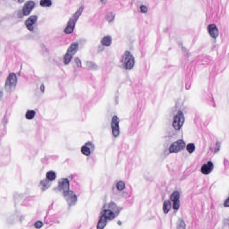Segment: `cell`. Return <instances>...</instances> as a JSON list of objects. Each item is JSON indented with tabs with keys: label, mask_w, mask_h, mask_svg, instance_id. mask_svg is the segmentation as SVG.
Masks as SVG:
<instances>
[{
	"label": "cell",
	"mask_w": 229,
	"mask_h": 229,
	"mask_svg": "<svg viewBox=\"0 0 229 229\" xmlns=\"http://www.w3.org/2000/svg\"><path fill=\"white\" fill-rule=\"evenodd\" d=\"M83 9H84L83 6L80 7L79 9V10L77 11L71 17L67 24V26L65 28L64 30V32L65 33L71 34L73 32L77 21L81 15Z\"/></svg>",
	"instance_id": "1"
},
{
	"label": "cell",
	"mask_w": 229,
	"mask_h": 229,
	"mask_svg": "<svg viewBox=\"0 0 229 229\" xmlns=\"http://www.w3.org/2000/svg\"><path fill=\"white\" fill-rule=\"evenodd\" d=\"M17 83V78L16 74L11 73L9 75L5 81V89L7 92H13L16 87Z\"/></svg>",
	"instance_id": "2"
},
{
	"label": "cell",
	"mask_w": 229,
	"mask_h": 229,
	"mask_svg": "<svg viewBox=\"0 0 229 229\" xmlns=\"http://www.w3.org/2000/svg\"><path fill=\"white\" fill-rule=\"evenodd\" d=\"M123 67L127 69H131L134 66V58L129 51H126L123 56L121 61Z\"/></svg>",
	"instance_id": "3"
},
{
	"label": "cell",
	"mask_w": 229,
	"mask_h": 229,
	"mask_svg": "<svg viewBox=\"0 0 229 229\" xmlns=\"http://www.w3.org/2000/svg\"><path fill=\"white\" fill-rule=\"evenodd\" d=\"M78 48L79 44L76 42L72 43L70 45L66 52V54L65 55L64 57V62L65 64L67 65L70 62L73 57L78 51Z\"/></svg>",
	"instance_id": "4"
},
{
	"label": "cell",
	"mask_w": 229,
	"mask_h": 229,
	"mask_svg": "<svg viewBox=\"0 0 229 229\" xmlns=\"http://www.w3.org/2000/svg\"><path fill=\"white\" fill-rule=\"evenodd\" d=\"M184 122V115L181 111H179L176 114L173 119V127L176 130H179L182 127Z\"/></svg>",
	"instance_id": "5"
},
{
	"label": "cell",
	"mask_w": 229,
	"mask_h": 229,
	"mask_svg": "<svg viewBox=\"0 0 229 229\" xmlns=\"http://www.w3.org/2000/svg\"><path fill=\"white\" fill-rule=\"evenodd\" d=\"M185 143L183 140H179L173 142L170 147L169 151L171 153H176L184 149Z\"/></svg>",
	"instance_id": "6"
},
{
	"label": "cell",
	"mask_w": 229,
	"mask_h": 229,
	"mask_svg": "<svg viewBox=\"0 0 229 229\" xmlns=\"http://www.w3.org/2000/svg\"><path fill=\"white\" fill-rule=\"evenodd\" d=\"M64 197L67 201L68 204L70 205H74L76 203L77 197L75 194L71 191H64Z\"/></svg>",
	"instance_id": "7"
},
{
	"label": "cell",
	"mask_w": 229,
	"mask_h": 229,
	"mask_svg": "<svg viewBox=\"0 0 229 229\" xmlns=\"http://www.w3.org/2000/svg\"><path fill=\"white\" fill-rule=\"evenodd\" d=\"M111 127L113 136L115 137L118 136L119 134V119L117 116H114L112 118Z\"/></svg>",
	"instance_id": "8"
},
{
	"label": "cell",
	"mask_w": 229,
	"mask_h": 229,
	"mask_svg": "<svg viewBox=\"0 0 229 229\" xmlns=\"http://www.w3.org/2000/svg\"><path fill=\"white\" fill-rule=\"evenodd\" d=\"M35 7V3L33 1H28L24 4L22 9V13L25 16L28 15Z\"/></svg>",
	"instance_id": "9"
},
{
	"label": "cell",
	"mask_w": 229,
	"mask_h": 229,
	"mask_svg": "<svg viewBox=\"0 0 229 229\" xmlns=\"http://www.w3.org/2000/svg\"><path fill=\"white\" fill-rule=\"evenodd\" d=\"M37 20V17L36 15L30 16L26 21L25 24L28 30L32 31L33 30V26Z\"/></svg>",
	"instance_id": "10"
},
{
	"label": "cell",
	"mask_w": 229,
	"mask_h": 229,
	"mask_svg": "<svg viewBox=\"0 0 229 229\" xmlns=\"http://www.w3.org/2000/svg\"><path fill=\"white\" fill-rule=\"evenodd\" d=\"M208 31L209 33L212 37L216 38L218 36L219 34L218 30L214 24H211L208 26Z\"/></svg>",
	"instance_id": "11"
},
{
	"label": "cell",
	"mask_w": 229,
	"mask_h": 229,
	"mask_svg": "<svg viewBox=\"0 0 229 229\" xmlns=\"http://www.w3.org/2000/svg\"><path fill=\"white\" fill-rule=\"evenodd\" d=\"M213 168V165L212 162H209L206 164L203 165L201 168V172L205 175H208L210 173Z\"/></svg>",
	"instance_id": "12"
},
{
	"label": "cell",
	"mask_w": 229,
	"mask_h": 229,
	"mask_svg": "<svg viewBox=\"0 0 229 229\" xmlns=\"http://www.w3.org/2000/svg\"><path fill=\"white\" fill-rule=\"evenodd\" d=\"M59 187L60 190L66 191L69 188V182L68 180L66 179H61L59 181Z\"/></svg>",
	"instance_id": "13"
},
{
	"label": "cell",
	"mask_w": 229,
	"mask_h": 229,
	"mask_svg": "<svg viewBox=\"0 0 229 229\" xmlns=\"http://www.w3.org/2000/svg\"><path fill=\"white\" fill-rule=\"evenodd\" d=\"M112 41V40L111 37L109 36H107L103 37V39H102L101 42L102 44L104 46H109L111 45Z\"/></svg>",
	"instance_id": "14"
},
{
	"label": "cell",
	"mask_w": 229,
	"mask_h": 229,
	"mask_svg": "<svg viewBox=\"0 0 229 229\" xmlns=\"http://www.w3.org/2000/svg\"><path fill=\"white\" fill-rule=\"evenodd\" d=\"M107 224V218L104 216H101L97 225V229H103Z\"/></svg>",
	"instance_id": "15"
},
{
	"label": "cell",
	"mask_w": 229,
	"mask_h": 229,
	"mask_svg": "<svg viewBox=\"0 0 229 229\" xmlns=\"http://www.w3.org/2000/svg\"><path fill=\"white\" fill-rule=\"evenodd\" d=\"M103 214H104L103 216H104L106 218L108 219H113L115 216L114 213L112 211H111V210H108V209L104 210L103 213Z\"/></svg>",
	"instance_id": "16"
},
{
	"label": "cell",
	"mask_w": 229,
	"mask_h": 229,
	"mask_svg": "<svg viewBox=\"0 0 229 229\" xmlns=\"http://www.w3.org/2000/svg\"><path fill=\"white\" fill-rule=\"evenodd\" d=\"M171 207H172V204L171 202H170L168 200H166L164 202L163 205V211L165 213H167L171 209Z\"/></svg>",
	"instance_id": "17"
},
{
	"label": "cell",
	"mask_w": 229,
	"mask_h": 229,
	"mask_svg": "<svg viewBox=\"0 0 229 229\" xmlns=\"http://www.w3.org/2000/svg\"><path fill=\"white\" fill-rule=\"evenodd\" d=\"M36 115V112L34 110H29L26 114V118L28 119H32Z\"/></svg>",
	"instance_id": "18"
},
{
	"label": "cell",
	"mask_w": 229,
	"mask_h": 229,
	"mask_svg": "<svg viewBox=\"0 0 229 229\" xmlns=\"http://www.w3.org/2000/svg\"><path fill=\"white\" fill-rule=\"evenodd\" d=\"M46 176L48 179L49 180L52 181V180H54L56 178V175H55V173L53 171H49L46 174Z\"/></svg>",
	"instance_id": "19"
},
{
	"label": "cell",
	"mask_w": 229,
	"mask_h": 229,
	"mask_svg": "<svg viewBox=\"0 0 229 229\" xmlns=\"http://www.w3.org/2000/svg\"><path fill=\"white\" fill-rule=\"evenodd\" d=\"M81 151L84 155L86 156H89L91 154V151L89 148L86 146H83L81 148Z\"/></svg>",
	"instance_id": "20"
},
{
	"label": "cell",
	"mask_w": 229,
	"mask_h": 229,
	"mask_svg": "<svg viewBox=\"0 0 229 229\" xmlns=\"http://www.w3.org/2000/svg\"><path fill=\"white\" fill-rule=\"evenodd\" d=\"M52 4V2L50 0H42L40 1V5L43 7H49Z\"/></svg>",
	"instance_id": "21"
},
{
	"label": "cell",
	"mask_w": 229,
	"mask_h": 229,
	"mask_svg": "<svg viewBox=\"0 0 229 229\" xmlns=\"http://www.w3.org/2000/svg\"><path fill=\"white\" fill-rule=\"evenodd\" d=\"M177 229H186V225L185 223L183 220H180L178 221L177 224Z\"/></svg>",
	"instance_id": "22"
},
{
	"label": "cell",
	"mask_w": 229,
	"mask_h": 229,
	"mask_svg": "<svg viewBox=\"0 0 229 229\" xmlns=\"http://www.w3.org/2000/svg\"><path fill=\"white\" fill-rule=\"evenodd\" d=\"M179 197H180V194H179V192L177 191H175L174 193H173L171 195V200L173 201V202H174L175 201L179 200Z\"/></svg>",
	"instance_id": "23"
},
{
	"label": "cell",
	"mask_w": 229,
	"mask_h": 229,
	"mask_svg": "<svg viewBox=\"0 0 229 229\" xmlns=\"http://www.w3.org/2000/svg\"><path fill=\"white\" fill-rule=\"evenodd\" d=\"M116 187L119 190H123L125 187V184L124 182L122 181H120L118 182L116 184Z\"/></svg>",
	"instance_id": "24"
},
{
	"label": "cell",
	"mask_w": 229,
	"mask_h": 229,
	"mask_svg": "<svg viewBox=\"0 0 229 229\" xmlns=\"http://www.w3.org/2000/svg\"><path fill=\"white\" fill-rule=\"evenodd\" d=\"M195 147L193 143L189 144L187 146V150L190 154L193 153V152L195 150Z\"/></svg>",
	"instance_id": "25"
},
{
	"label": "cell",
	"mask_w": 229,
	"mask_h": 229,
	"mask_svg": "<svg viewBox=\"0 0 229 229\" xmlns=\"http://www.w3.org/2000/svg\"><path fill=\"white\" fill-rule=\"evenodd\" d=\"M86 65L89 69H95L97 67L96 65L92 62H87Z\"/></svg>",
	"instance_id": "26"
},
{
	"label": "cell",
	"mask_w": 229,
	"mask_h": 229,
	"mask_svg": "<svg viewBox=\"0 0 229 229\" xmlns=\"http://www.w3.org/2000/svg\"><path fill=\"white\" fill-rule=\"evenodd\" d=\"M180 202L179 200L175 201H174V203H173V208L174 209H178L179 207H180Z\"/></svg>",
	"instance_id": "27"
},
{
	"label": "cell",
	"mask_w": 229,
	"mask_h": 229,
	"mask_svg": "<svg viewBox=\"0 0 229 229\" xmlns=\"http://www.w3.org/2000/svg\"><path fill=\"white\" fill-rule=\"evenodd\" d=\"M75 63L76 65H77V66H78V67H79V68H81L82 67V62H81V61L79 58H76L75 59Z\"/></svg>",
	"instance_id": "28"
},
{
	"label": "cell",
	"mask_w": 229,
	"mask_h": 229,
	"mask_svg": "<svg viewBox=\"0 0 229 229\" xmlns=\"http://www.w3.org/2000/svg\"><path fill=\"white\" fill-rule=\"evenodd\" d=\"M43 226V223L42 222H40V221H38V222H37L35 224V227H36L37 229H40V228L42 227V226Z\"/></svg>",
	"instance_id": "29"
},
{
	"label": "cell",
	"mask_w": 229,
	"mask_h": 229,
	"mask_svg": "<svg viewBox=\"0 0 229 229\" xmlns=\"http://www.w3.org/2000/svg\"><path fill=\"white\" fill-rule=\"evenodd\" d=\"M140 10L143 13H146L148 11L147 7L145 5H142L141 6Z\"/></svg>",
	"instance_id": "30"
},
{
	"label": "cell",
	"mask_w": 229,
	"mask_h": 229,
	"mask_svg": "<svg viewBox=\"0 0 229 229\" xmlns=\"http://www.w3.org/2000/svg\"><path fill=\"white\" fill-rule=\"evenodd\" d=\"M114 17H113V15L112 14H109V15H108V17H107V19L108 21H110L111 22V21H112L113 20V18H114Z\"/></svg>",
	"instance_id": "31"
},
{
	"label": "cell",
	"mask_w": 229,
	"mask_h": 229,
	"mask_svg": "<svg viewBox=\"0 0 229 229\" xmlns=\"http://www.w3.org/2000/svg\"><path fill=\"white\" fill-rule=\"evenodd\" d=\"M40 89V90H41V92H42V93H44V90H45V87H44V84H41Z\"/></svg>",
	"instance_id": "32"
},
{
	"label": "cell",
	"mask_w": 229,
	"mask_h": 229,
	"mask_svg": "<svg viewBox=\"0 0 229 229\" xmlns=\"http://www.w3.org/2000/svg\"><path fill=\"white\" fill-rule=\"evenodd\" d=\"M229 199L227 198V200H226L225 203H224V206H226V207H229Z\"/></svg>",
	"instance_id": "33"
},
{
	"label": "cell",
	"mask_w": 229,
	"mask_h": 229,
	"mask_svg": "<svg viewBox=\"0 0 229 229\" xmlns=\"http://www.w3.org/2000/svg\"><path fill=\"white\" fill-rule=\"evenodd\" d=\"M3 97V94L1 91H0V101L2 100V98Z\"/></svg>",
	"instance_id": "34"
}]
</instances>
